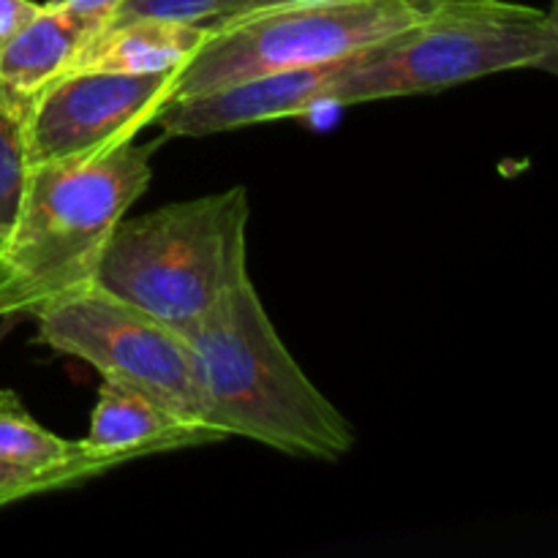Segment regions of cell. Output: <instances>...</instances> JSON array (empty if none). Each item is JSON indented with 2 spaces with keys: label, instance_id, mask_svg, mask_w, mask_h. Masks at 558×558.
Here are the masks:
<instances>
[{
  "label": "cell",
  "instance_id": "obj_1",
  "mask_svg": "<svg viewBox=\"0 0 558 558\" xmlns=\"http://www.w3.org/2000/svg\"><path fill=\"white\" fill-rule=\"evenodd\" d=\"M207 428L283 456L341 461L354 428L305 376L262 305L254 281L229 292L189 336Z\"/></svg>",
  "mask_w": 558,
  "mask_h": 558
},
{
  "label": "cell",
  "instance_id": "obj_2",
  "mask_svg": "<svg viewBox=\"0 0 558 558\" xmlns=\"http://www.w3.org/2000/svg\"><path fill=\"white\" fill-rule=\"evenodd\" d=\"M521 69H558L550 11L512 0H434L414 25L322 65L316 104L390 101Z\"/></svg>",
  "mask_w": 558,
  "mask_h": 558
},
{
  "label": "cell",
  "instance_id": "obj_3",
  "mask_svg": "<svg viewBox=\"0 0 558 558\" xmlns=\"http://www.w3.org/2000/svg\"><path fill=\"white\" fill-rule=\"evenodd\" d=\"M156 145H120L31 167L0 243V316L31 314L90 283L109 234L153 180Z\"/></svg>",
  "mask_w": 558,
  "mask_h": 558
},
{
  "label": "cell",
  "instance_id": "obj_4",
  "mask_svg": "<svg viewBox=\"0 0 558 558\" xmlns=\"http://www.w3.org/2000/svg\"><path fill=\"white\" fill-rule=\"evenodd\" d=\"M251 202L243 185L120 218L90 283L189 338L248 281Z\"/></svg>",
  "mask_w": 558,
  "mask_h": 558
},
{
  "label": "cell",
  "instance_id": "obj_5",
  "mask_svg": "<svg viewBox=\"0 0 558 558\" xmlns=\"http://www.w3.org/2000/svg\"><path fill=\"white\" fill-rule=\"evenodd\" d=\"M434 0H303L207 27L174 71L167 101L294 69L336 63L428 14Z\"/></svg>",
  "mask_w": 558,
  "mask_h": 558
},
{
  "label": "cell",
  "instance_id": "obj_6",
  "mask_svg": "<svg viewBox=\"0 0 558 558\" xmlns=\"http://www.w3.org/2000/svg\"><path fill=\"white\" fill-rule=\"evenodd\" d=\"M33 316L44 347L90 363L107 379L140 387L185 423L207 428L194 349L156 316L93 283L58 294Z\"/></svg>",
  "mask_w": 558,
  "mask_h": 558
},
{
  "label": "cell",
  "instance_id": "obj_7",
  "mask_svg": "<svg viewBox=\"0 0 558 558\" xmlns=\"http://www.w3.org/2000/svg\"><path fill=\"white\" fill-rule=\"evenodd\" d=\"M174 71H65L33 96L27 114L31 167L93 156L134 140L172 93Z\"/></svg>",
  "mask_w": 558,
  "mask_h": 558
},
{
  "label": "cell",
  "instance_id": "obj_8",
  "mask_svg": "<svg viewBox=\"0 0 558 558\" xmlns=\"http://www.w3.org/2000/svg\"><path fill=\"white\" fill-rule=\"evenodd\" d=\"M218 439L221 436L202 425L185 423L140 387L101 376L96 407L90 414V430L82 441L96 456L125 463L156 452L210 445Z\"/></svg>",
  "mask_w": 558,
  "mask_h": 558
},
{
  "label": "cell",
  "instance_id": "obj_9",
  "mask_svg": "<svg viewBox=\"0 0 558 558\" xmlns=\"http://www.w3.org/2000/svg\"><path fill=\"white\" fill-rule=\"evenodd\" d=\"M98 31L101 22L93 16L47 0L0 49V80L25 96H36L74 65L76 54Z\"/></svg>",
  "mask_w": 558,
  "mask_h": 558
},
{
  "label": "cell",
  "instance_id": "obj_10",
  "mask_svg": "<svg viewBox=\"0 0 558 558\" xmlns=\"http://www.w3.org/2000/svg\"><path fill=\"white\" fill-rule=\"evenodd\" d=\"M205 25L142 20L104 25L76 54L69 71H120V74H163L178 71L205 41Z\"/></svg>",
  "mask_w": 558,
  "mask_h": 558
},
{
  "label": "cell",
  "instance_id": "obj_11",
  "mask_svg": "<svg viewBox=\"0 0 558 558\" xmlns=\"http://www.w3.org/2000/svg\"><path fill=\"white\" fill-rule=\"evenodd\" d=\"M0 463L33 469V472L76 469L87 477H98L120 466L112 458L90 452L82 439L71 441L44 428L14 390H0Z\"/></svg>",
  "mask_w": 558,
  "mask_h": 558
},
{
  "label": "cell",
  "instance_id": "obj_12",
  "mask_svg": "<svg viewBox=\"0 0 558 558\" xmlns=\"http://www.w3.org/2000/svg\"><path fill=\"white\" fill-rule=\"evenodd\" d=\"M33 96L14 90L0 80V238H5L20 213L31 174L27 153V114Z\"/></svg>",
  "mask_w": 558,
  "mask_h": 558
},
{
  "label": "cell",
  "instance_id": "obj_13",
  "mask_svg": "<svg viewBox=\"0 0 558 558\" xmlns=\"http://www.w3.org/2000/svg\"><path fill=\"white\" fill-rule=\"evenodd\" d=\"M232 3L234 0H123L104 25H118V22L156 16V20L189 22V25L210 27L227 14Z\"/></svg>",
  "mask_w": 558,
  "mask_h": 558
},
{
  "label": "cell",
  "instance_id": "obj_14",
  "mask_svg": "<svg viewBox=\"0 0 558 558\" xmlns=\"http://www.w3.org/2000/svg\"><path fill=\"white\" fill-rule=\"evenodd\" d=\"M85 472L76 469H60V472H33V469L11 466V463H0V507L11 505L16 499H27V496L47 494V490L69 488V485L85 483Z\"/></svg>",
  "mask_w": 558,
  "mask_h": 558
},
{
  "label": "cell",
  "instance_id": "obj_15",
  "mask_svg": "<svg viewBox=\"0 0 558 558\" xmlns=\"http://www.w3.org/2000/svg\"><path fill=\"white\" fill-rule=\"evenodd\" d=\"M38 9H41V3H36V0H0V49Z\"/></svg>",
  "mask_w": 558,
  "mask_h": 558
},
{
  "label": "cell",
  "instance_id": "obj_16",
  "mask_svg": "<svg viewBox=\"0 0 558 558\" xmlns=\"http://www.w3.org/2000/svg\"><path fill=\"white\" fill-rule=\"evenodd\" d=\"M49 3L65 5V9L80 11V14H85V16H93V20L101 22V27H104V22L112 16V11L118 9L123 0H49Z\"/></svg>",
  "mask_w": 558,
  "mask_h": 558
},
{
  "label": "cell",
  "instance_id": "obj_17",
  "mask_svg": "<svg viewBox=\"0 0 558 558\" xmlns=\"http://www.w3.org/2000/svg\"><path fill=\"white\" fill-rule=\"evenodd\" d=\"M287 3H303V0H234V3L229 5L227 14H223L221 20H218L216 25H210V27L227 25V22L240 20V16H248V14H256V11L276 9V5H287Z\"/></svg>",
  "mask_w": 558,
  "mask_h": 558
},
{
  "label": "cell",
  "instance_id": "obj_18",
  "mask_svg": "<svg viewBox=\"0 0 558 558\" xmlns=\"http://www.w3.org/2000/svg\"><path fill=\"white\" fill-rule=\"evenodd\" d=\"M0 243H3V238H0Z\"/></svg>",
  "mask_w": 558,
  "mask_h": 558
}]
</instances>
